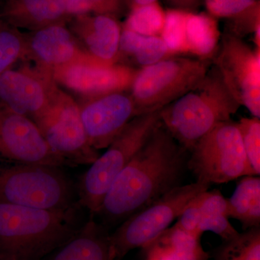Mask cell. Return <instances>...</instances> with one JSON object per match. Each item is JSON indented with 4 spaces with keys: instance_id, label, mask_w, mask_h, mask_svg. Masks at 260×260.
Masks as SVG:
<instances>
[{
    "instance_id": "obj_1",
    "label": "cell",
    "mask_w": 260,
    "mask_h": 260,
    "mask_svg": "<svg viewBox=\"0 0 260 260\" xmlns=\"http://www.w3.org/2000/svg\"><path fill=\"white\" fill-rule=\"evenodd\" d=\"M189 153L160 121L116 178L96 214L111 223L124 221L181 185Z\"/></svg>"
},
{
    "instance_id": "obj_2",
    "label": "cell",
    "mask_w": 260,
    "mask_h": 260,
    "mask_svg": "<svg viewBox=\"0 0 260 260\" xmlns=\"http://www.w3.org/2000/svg\"><path fill=\"white\" fill-rule=\"evenodd\" d=\"M79 204L47 210L0 203V260H42L79 230Z\"/></svg>"
},
{
    "instance_id": "obj_3",
    "label": "cell",
    "mask_w": 260,
    "mask_h": 260,
    "mask_svg": "<svg viewBox=\"0 0 260 260\" xmlns=\"http://www.w3.org/2000/svg\"><path fill=\"white\" fill-rule=\"evenodd\" d=\"M240 107L212 64L194 88L160 109V121L177 143L190 152L200 138L231 120Z\"/></svg>"
},
{
    "instance_id": "obj_4",
    "label": "cell",
    "mask_w": 260,
    "mask_h": 260,
    "mask_svg": "<svg viewBox=\"0 0 260 260\" xmlns=\"http://www.w3.org/2000/svg\"><path fill=\"white\" fill-rule=\"evenodd\" d=\"M0 203L65 210L78 203L76 187L61 167L0 158Z\"/></svg>"
},
{
    "instance_id": "obj_5",
    "label": "cell",
    "mask_w": 260,
    "mask_h": 260,
    "mask_svg": "<svg viewBox=\"0 0 260 260\" xmlns=\"http://www.w3.org/2000/svg\"><path fill=\"white\" fill-rule=\"evenodd\" d=\"M160 111L135 116L80 177L78 203L95 215L117 176L160 123Z\"/></svg>"
},
{
    "instance_id": "obj_6",
    "label": "cell",
    "mask_w": 260,
    "mask_h": 260,
    "mask_svg": "<svg viewBox=\"0 0 260 260\" xmlns=\"http://www.w3.org/2000/svg\"><path fill=\"white\" fill-rule=\"evenodd\" d=\"M213 61L189 57H168L138 70L129 90L136 116L160 111L194 88Z\"/></svg>"
},
{
    "instance_id": "obj_7",
    "label": "cell",
    "mask_w": 260,
    "mask_h": 260,
    "mask_svg": "<svg viewBox=\"0 0 260 260\" xmlns=\"http://www.w3.org/2000/svg\"><path fill=\"white\" fill-rule=\"evenodd\" d=\"M211 184L196 181L179 185L126 218L111 234L116 260H121L132 250L158 237L177 220L186 205L194 197L210 189Z\"/></svg>"
},
{
    "instance_id": "obj_8",
    "label": "cell",
    "mask_w": 260,
    "mask_h": 260,
    "mask_svg": "<svg viewBox=\"0 0 260 260\" xmlns=\"http://www.w3.org/2000/svg\"><path fill=\"white\" fill-rule=\"evenodd\" d=\"M188 169L198 181L223 184L255 176L243 146L237 122L224 121L198 140L191 149Z\"/></svg>"
},
{
    "instance_id": "obj_9",
    "label": "cell",
    "mask_w": 260,
    "mask_h": 260,
    "mask_svg": "<svg viewBox=\"0 0 260 260\" xmlns=\"http://www.w3.org/2000/svg\"><path fill=\"white\" fill-rule=\"evenodd\" d=\"M34 121L51 150L68 167L90 165L100 155L89 143L78 102L61 88L50 105Z\"/></svg>"
},
{
    "instance_id": "obj_10",
    "label": "cell",
    "mask_w": 260,
    "mask_h": 260,
    "mask_svg": "<svg viewBox=\"0 0 260 260\" xmlns=\"http://www.w3.org/2000/svg\"><path fill=\"white\" fill-rule=\"evenodd\" d=\"M232 95L241 107L260 118V49H253L231 32L220 38L213 58Z\"/></svg>"
},
{
    "instance_id": "obj_11",
    "label": "cell",
    "mask_w": 260,
    "mask_h": 260,
    "mask_svg": "<svg viewBox=\"0 0 260 260\" xmlns=\"http://www.w3.org/2000/svg\"><path fill=\"white\" fill-rule=\"evenodd\" d=\"M59 88L52 73L35 65L10 68L0 75V105L34 121Z\"/></svg>"
},
{
    "instance_id": "obj_12",
    "label": "cell",
    "mask_w": 260,
    "mask_h": 260,
    "mask_svg": "<svg viewBox=\"0 0 260 260\" xmlns=\"http://www.w3.org/2000/svg\"><path fill=\"white\" fill-rule=\"evenodd\" d=\"M0 158L23 164L68 167L51 150L34 121L2 105Z\"/></svg>"
},
{
    "instance_id": "obj_13",
    "label": "cell",
    "mask_w": 260,
    "mask_h": 260,
    "mask_svg": "<svg viewBox=\"0 0 260 260\" xmlns=\"http://www.w3.org/2000/svg\"><path fill=\"white\" fill-rule=\"evenodd\" d=\"M128 91L82 97L77 102L89 143L95 150L107 148L136 116L134 102Z\"/></svg>"
},
{
    "instance_id": "obj_14",
    "label": "cell",
    "mask_w": 260,
    "mask_h": 260,
    "mask_svg": "<svg viewBox=\"0 0 260 260\" xmlns=\"http://www.w3.org/2000/svg\"><path fill=\"white\" fill-rule=\"evenodd\" d=\"M23 37L22 59L32 61L35 66L51 73L78 63L99 62L85 51L66 23L23 32Z\"/></svg>"
},
{
    "instance_id": "obj_15",
    "label": "cell",
    "mask_w": 260,
    "mask_h": 260,
    "mask_svg": "<svg viewBox=\"0 0 260 260\" xmlns=\"http://www.w3.org/2000/svg\"><path fill=\"white\" fill-rule=\"evenodd\" d=\"M138 72L121 63L107 65L94 61L69 65L53 72L52 75L56 83L85 98L128 91Z\"/></svg>"
},
{
    "instance_id": "obj_16",
    "label": "cell",
    "mask_w": 260,
    "mask_h": 260,
    "mask_svg": "<svg viewBox=\"0 0 260 260\" xmlns=\"http://www.w3.org/2000/svg\"><path fill=\"white\" fill-rule=\"evenodd\" d=\"M68 28L87 53L102 64L119 63L121 30L112 15L88 14L72 17Z\"/></svg>"
},
{
    "instance_id": "obj_17",
    "label": "cell",
    "mask_w": 260,
    "mask_h": 260,
    "mask_svg": "<svg viewBox=\"0 0 260 260\" xmlns=\"http://www.w3.org/2000/svg\"><path fill=\"white\" fill-rule=\"evenodd\" d=\"M46 260H116L111 234L92 216Z\"/></svg>"
},
{
    "instance_id": "obj_18",
    "label": "cell",
    "mask_w": 260,
    "mask_h": 260,
    "mask_svg": "<svg viewBox=\"0 0 260 260\" xmlns=\"http://www.w3.org/2000/svg\"><path fill=\"white\" fill-rule=\"evenodd\" d=\"M2 18L15 28L28 31L70 20L61 0H10Z\"/></svg>"
},
{
    "instance_id": "obj_19",
    "label": "cell",
    "mask_w": 260,
    "mask_h": 260,
    "mask_svg": "<svg viewBox=\"0 0 260 260\" xmlns=\"http://www.w3.org/2000/svg\"><path fill=\"white\" fill-rule=\"evenodd\" d=\"M145 260H210L201 238L173 225L142 248Z\"/></svg>"
},
{
    "instance_id": "obj_20",
    "label": "cell",
    "mask_w": 260,
    "mask_h": 260,
    "mask_svg": "<svg viewBox=\"0 0 260 260\" xmlns=\"http://www.w3.org/2000/svg\"><path fill=\"white\" fill-rule=\"evenodd\" d=\"M240 179L232 197L227 199L229 218L240 222L244 231L260 228L259 176Z\"/></svg>"
},
{
    "instance_id": "obj_21",
    "label": "cell",
    "mask_w": 260,
    "mask_h": 260,
    "mask_svg": "<svg viewBox=\"0 0 260 260\" xmlns=\"http://www.w3.org/2000/svg\"><path fill=\"white\" fill-rule=\"evenodd\" d=\"M186 36L188 54L198 59H213L220 41L218 23L214 17L205 13H188Z\"/></svg>"
},
{
    "instance_id": "obj_22",
    "label": "cell",
    "mask_w": 260,
    "mask_h": 260,
    "mask_svg": "<svg viewBox=\"0 0 260 260\" xmlns=\"http://www.w3.org/2000/svg\"><path fill=\"white\" fill-rule=\"evenodd\" d=\"M201 222L200 232L217 234L223 242L232 240L239 235L232 223L228 210L227 198L218 189L206 190L201 193Z\"/></svg>"
},
{
    "instance_id": "obj_23",
    "label": "cell",
    "mask_w": 260,
    "mask_h": 260,
    "mask_svg": "<svg viewBox=\"0 0 260 260\" xmlns=\"http://www.w3.org/2000/svg\"><path fill=\"white\" fill-rule=\"evenodd\" d=\"M215 260H260V228L249 229L223 242L215 251Z\"/></svg>"
},
{
    "instance_id": "obj_24",
    "label": "cell",
    "mask_w": 260,
    "mask_h": 260,
    "mask_svg": "<svg viewBox=\"0 0 260 260\" xmlns=\"http://www.w3.org/2000/svg\"><path fill=\"white\" fill-rule=\"evenodd\" d=\"M166 12L158 2L132 8L124 28L145 37H160Z\"/></svg>"
},
{
    "instance_id": "obj_25",
    "label": "cell",
    "mask_w": 260,
    "mask_h": 260,
    "mask_svg": "<svg viewBox=\"0 0 260 260\" xmlns=\"http://www.w3.org/2000/svg\"><path fill=\"white\" fill-rule=\"evenodd\" d=\"M23 32L0 17V75L23 59Z\"/></svg>"
},
{
    "instance_id": "obj_26",
    "label": "cell",
    "mask_w": 260,
    "mask_h": 260,
    "mask_svg": "<svg viewBox=\"0 0 260 260\" xmlns=\"http://www.w3.org/2000/svg\"><path fill=\"white\" fill-rule=\"evenodd\" d=\"M187 15V12L181 10L166 12L165 21L160 37L172 56L188 54L186 36Z\"/></svg>"
},
{
    "instance_id": "obj_27",
    "label": "cell",
    "mask_w": 260,
    "mask_h": 260,
    "mask_svg": "<svg viewBox=\"0 0 260 260\" xmlns=\"http://www.w3.org/2000/svg\"><path fill=\"white\" fill-rule=\"evenodd\" d=\"M243 146L254 175L260 174V120L259 118H242L237 122Z\"/></svg>"
},
{
    "instance_id": "obj_28",
    "label": "cell",
    "mask_w": 260,
    "mask_h": 260,
    "mask_svg": "<svg viewBox=\"0 0 260 260\" xmlns=\"http://www.w3.org/2000/svg\"><path fill=\"white\" fill-rule=\"evenodd\" d=\"M69 18L78 15L115 14L120 10L121 0H61Z\"/></svg>"
},
{
    "instance_id": "obj_29",
    "label": "cell",
    "mask_w": 260,
    "mask_h": 260,
    "mask_svg": "<svg viewBox=\"0 0 260 260\" xmlns=\"http://www.w3.org/2000/svg\"><path fill=\"white\" fill-rule=\"evenodd\" d=\"M214 18H240L259 8L257 0H205Z\"/></svg>"
},
{
    "instance_id": "obj_30",
    "label": "cell",
    "mask_w": 260,
    "mask_h": 260,
    "mask_svg": "<svg viewBox=\"0 0 260 260\" xmlns=\"http://www.w3.org/2000/svg\"><path fill=\"white\" fill-rule=\"evenodd\" d=\"M172 56L160 37H144L132 57L142 68Z\"/></svg>"
},
{
    "instance_id": "obj_31",
    "label": "cell",
    "mask_w": 260,
    "mask_h": 260,
    "mask_svg": "<svg viewBox=\"0 0 260 260\" xmlns=\"http://www.w3.org/2000/svg\"><path fill=\"white\" fill-rule=\"evenodd\" d=\"M201 193L189 202L174 224L181 230L200 238L203 236L200 232L201 222Z\"/></svg>"
},
{
    "instance_id": "obj_32",
    "label": "cell",
    "mask_w": 260,
    "mask_h": 260,
    "mask_svg": "<svg viewBox=\"0 0 260 260\" xmlns=\"http://www.w3.org/2000/svg\"><path fill=\"white\" fill-rule=\"evenodd\" d=\"M157 1L158 0H131L132 8L152 4V3H157Z\"/></svg>"
},
{
    "instance_id": "obj_33",
    "label": "cell",
    "mask_w": 260,
    "mask_h": 260,
    "mask_svg": "<svg viewBox=\"0 0 260 260\" xmlns=\"http://www.w3.org/2000/svg\"><path fill=\"white\" fill-rule=\"evenodd\" d=\"M174 3L180 5H188L189 3H193L194 0H172Z\"/></svg>"
}]
</instances>
